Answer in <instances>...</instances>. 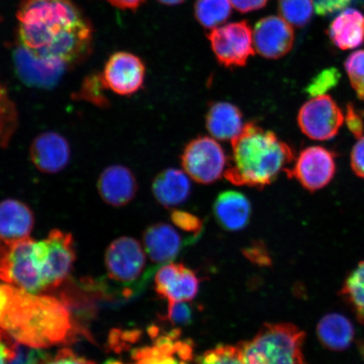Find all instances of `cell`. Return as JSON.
Listing matches in <instances>:
<instances>
[{
	"label": "cell",
	"mask_w": 364,
	"mask_h": 364,
	"mask_svg": "<svg viewBox=\"0 0 364 364\" xmlns=\"http://www.w3.org/2000/svg\"><path fill=\"white\" fill-rule=\"evenodd\" d=\"M298 125L308 138L317 141L333 139L344 122L338 105L330 95L312 97L298 113Z\"/></svg>",
	"instance_id": "8"
},
{
	"label": "cell",
	"mask_w": 364,
	"mask_h": 364,
	"mask_svg": "<svg viewBox=\"0 0 364 364\" xmlns=\"http://www.w3.org/2000/svg\"><path fill=\"white\" fill-rule=\"evenodd\" d=\"M344 65L352 87L358 97L364 101V50L352 53Z\"/></svg>",
	"instance_id": "30"
},
{
	"label": "cell",
	"mask_w": 364,
	"mask_h": 364,
	"mask_svg": "<svg viewBox=\"0 0 364 364\" xmlns=\"http://www.w3.org/2000/svg\"><path fill=\"white\" fill-rule=\"evenodd\" d=\"M205 121L208 133L220 141L234 140L245 127L242 112L234 104L225 102L210 104Z\"/></svg>",
	"instance_id": "21"
},
{
	"label": "cell",
	"mask_w": 364,
	"mask_h": 364,
	"mask_svg": "<svg viewBox=\"0 0 364 364\" xmlns=\"http://www.w3.org/2000/svg\"><path fill=\"white\" fill-rule=\"evenodd\" d=\"M106 90L108 89L105 84L102 74H94L86 77L75 97L100 107H106L109 102L104 93Z\"/></svg>",
	"instance_id": "29"
},
{
	"label": "cell",
	"mask_w": 364,
	"mask_h": 364,
	"mask_svg": "<svg viewBox=\"0 0 364 364\" xmlns=\"http://www.w3.org/2000/svg\"><path fill=\"white\" fill-rule=\"evenodd\" d=\"M351 167L355 175L364 179V136L358 139L352 149Z\"/></svg>",
	"instance_id": "40"
},
{
	"label": "cell",
	"mask_w": 364,
	"mask_h": 364,
	"mask_svg": "<svg viewBox=\"0 0 364 364\" xmlns=\"http://www.w3.org/2000/svg\"><path fill=\"white\" fill-rule=\"evenodd\" d=\"M328 35L341 50L361 47L364 44V16L356 9H347L331 23Z\"/></svg>",
	"instance_id": "23"
},
{
	"label": "cell",
	"mask_w": 364,
	"mask_h": 364,
	"mask_svg": "<svg viewBox=\"0 0 364 364\" xmlns=\"http://www.w3.org/2000/svg\"><path fill=\"white\" fill-rule=\"evenodd\" d=\"M180 330L159 336L152 347L135 350L133 364H190L193 358V344L179 341Z\"/></svg>",
	"instance_id": "14"
},
{
	"label": "cell",
	"mask_w": 364,
	"mask_h": 364,
	"mask_svg": "<svg viewBox=\"0 0 364 364\" xmlns=\"http://www.w3.org/2000/svg\"><path fill=\"white\" fill-rule=\"evenodd\" d=\"M318 340L331 351H343L353 343L354 328L352 322L340 314H329L317 326Z\"/></svg>",
	"instance_id": "24"
},
{
	"label": "cell",
	"mask_w": 364,
	"mask_h": 364,
	"mask_svg": "<svg viewBox=\"0 0 364 364\" xmlns=\"http://www.w3.org/2000/svg\"><path fill=\"white\" fill-rule=\"evenodd\" d=\"M17 341L0 329V364H8L15 356Z\"/></svg>",
	"instance_id": "39"
},
{
	"label": "cell",
	"mask_w": 364,
	"mask_h": 364,
	"mask_svg": "<svg viewBox=\"0 0 364 364\" xmlns=\"http://www.w3.org/2000/svg\"><path fill=\"white\" fill-rule=\"evenodd\" d=\"M14 58L21 80L39 88L52 87L60 79L67 66L60 61L36 56L22 46L16 49Z\"/></svg>",
	"instance_id": "15"
},
{
	"label": "cell",
	"mask_w": 364,
	"mask_h": 364,
	"mask_svg": "<svg viewBox=\"0 0 364 364\" xmlns=\"http://www.w3.org/2000/svg\"><path fill=\"white\" fill-rule=\"evenodd\" d=\"M34 223L33 213L24 203L16 199L0 202V243L29 238Z\"/></svg>",
	"instance_id": "18"
},
{
	"label": "cell",
	"mask_w": 364,
	"mask_h": 364,
	"mask_svg": "<svg viewBox=\"0 0 364 364\" xmlns=\"http://www.w3.org/2000/svg\"><path fill=\"white\" fill-rule=\"evenodd\" d=\"M351 2L352 0H316L314 4L318 16H326L343 11Z\"/></svg>",
	"instance_id": "38"
},
{
	"label": "cell",
	"mask_w": 364,
	"mask_h": 364,
	"mask_svg": "<svg viewBox=\"0 0 364 364\" xmlns=\"http://www.w3.org/2000/svg\"><path fill=\"white\" fill-rule=\"evenodd\" d=\"M107 1L122 10H135L144 2V0H107Z\"/></svg>",
	"instance_id": "42"
},
{
	"label": "cell",
	"mask_w": 364,
	"mask_h": 364,
	"mask_svg": "<svg viewBox=\"0 0 364 364\" xmlns=\"http://www.w3.org/2000/svg\"><path fill=\"white\" fill-rule=\"evenodd\" d=\"M171 218L175 225L181 230L192 233L194 236H198L202 232L203 221L193 213L174 210L171 213Z\"/></svg>",
	"instance_id": "34"
},
{
	"label": "cell",
	"mask_w": 364,
	"mask_h": 364,
	"mask_svg": "<svg viewBox=\"0 0 364 364\" xmlns=\"http://www.w3.org/2000/svg\"><path fill=\"white\" fill-rule=\"evenodd\" d=\"M294 39L293 26L283 17L267 16L255 26L254 49L264 58L277 59L285 56L292 50Z\"/></svg>",
	"instance_id": "12"
},
{
	"label": "cell",
	"mask_w": 364,
	"mask_h": 364,
	"mask_svg": "<svg viewBox=\"0 0 364 364\" xmlns=\"http://www.w3.org/2000/svg\"><path fill=\"white\" fill-rule=\"evenodd\" d=\"M49 356L43 349L16 343V354L8 364H38Z\"/></svg>",
	"instance_id": "35"
},
{
	"label": "cell",
	"mask_w": 364,
	"mask_h": 364,
	"mask_svg": "<svg viewBox=\"0 0 364 364\" xmlns=\"http://www.w3.org/2000/svg\"><path fill=\"white\" fill-rule=\"evenodd\" d=\"M38 364H97L85 358L78 356L72 350L63 348L55 356L45 358Z\"/></svg>",
	"instance_id": "36"
},
{
	"label": "cell",
	"mask_w": 364,
	"mask_h": 364,
	"mask_svg": "<svg viewBox=\"0 0 364 364\" xmlns=\"http://www.w3.org/2000/svg\"><path fill=\"white\" fill-rule=\"evenodd\" d=\"M144 245L150 260L156 264H166L178 256L184 242L175 228L166 223H159L144 231Z\"/></svg>",
	"instance_id": "19"
},
{
	"label": "cell",
	"mask_w": 364,
	"mask_h": 364,
	"mask_svg": "<svg viewBox=\"0 0 364 364\" xmlns=\"http://www.w3.org/2000/svg\"><path fill=\"white\" fill-rule=\"evenodd\" d=\"M192 185L188 175L177 169L159 173L152 184V192L159 203L166 208L178 206L188 199Z\"/></svg>",
	"instance_id": "22"
},
{
	"label": "cell",
	"mask_w": 364,
	"mask_h": 364,
	"mask_svg": "<svg viewBox=\"0 0 364 364\" xmlns=\"http://www.w3.org/2000/svg\"><path fill=\"white\" fill-rule=\"evenodd\" d=\"M105 263L111 279L129 285L135 284L142 276L146 256L138 240L124 236L109 245Z\"/></svg>",
	"instance_id": "10"
},
{
	"label": "cell",
	"mask_w": 364,
	"mask_h": 364,
	"mask_svg": "<svg viewBox=\"0 0 364 364\" xmlns=\"http://www.w3.org/2000/svg\"><path fill=\"white\" fill-rule=\"evenodd\" d=\"M344 121L348 129L357 139H361L364 134V120L361 113H359L350 103L347 107V112L344 117Z\"/></svg>",
	"instance_id": "37"
},
{
	"label": "cell",
	"mask_w": 364,
	"mask_h": 364,
	"mask_svg": "<svg viewBox=\"0 0 364 364\" xmlns=\"http://www.w3.org/2000/svg\"><path fill=\"white\" fill-rule=\"evenodd\" d=\"M231 142L232 156L225 176L235 186L265 188L294 159V150L288 144L255 122L245 124Z\"/></svg>",
	"instance_id": "3"
},
{
	"label": "cell",
	"mask_w": 364,
	"mask_h": 364,
	"mask_svg": "<svg viewBox=\"0 0 364 364\" xmlns=\"http://www.w3.org/2000/svg\"><path fill=\"white\" fill-rule=\"evenodd\" d=\"M102 76L108 90L119 95H131L143 87L144 63L130 53H114L105 65Z\"/></svg>",
	"instance_id": "11"
},
{
	"label": "cell",
	"mask_w": 364,
	"mask_h": 364,
	"mask_svg": "<svg viewBox=\"0 0 364 364\" xmlns=\"http://www.w3.org/2000/svg\"><path fill=\"white\" fill-rule=\"evenodd\" d=\"M0 329L17 343L41 349L68 343L76 331L61 299L8 284H0Z\"/></svg>",
	"instance_id": "2"
},
{
	"label": "cell",
	"mask_w": 364,
	"mask_h": 364,
	"mask_svg": "<svg viewBox=\"0 0 364 364\" xmlns=\"http://www.w3.org/2000/svg\"><path fill=\"white\" fill-rule=\"evenodd\" d=\"M208 39L218 62L226 68L243 67L254 55L253 33L247 21L218 26Z\"/></svg>",
	"instance_id": "7"
},
{
	"label": "cell",
	"mask_w": 364,
	"mask_h": 364,
	"mask_svg": "<svg viewBox=\"0 0 364 364\" xmlns=\"http://www.w3.org/2000/svg\"><path fill=\"white\" fill-rule=\"evenodd\" d=\"M340 78L341 74L336 68H326L309 82L306 89V93L312 97L326 95L327 91L338 85Z\"/></svg>",
	"instance_id": "32"
},
{
	"label": "cell",
	"mask_w": 364,
	"mask_h": 364,
	"mask_svg": "<svg viewBox=\"0 0 364 364\" xmlns=\"http://www.w3.org/2000/svg\"><path fill=\"white\" fill-rule=\"evenodd\" d=\"M17 19L21 46L36 56L70 65L90 52L92 28L73 0H22Z\"/></svg>",
	"instance_id": "1"
},
{
	"label": "cell",
	"mask_w": 364,
	"mask_h": 364,
	"mask_svg": "<svg viewBox=\"0 0 364 364\" xmlns=\"http://www.w3.org/2000/svg\"><path fill=\"white\" fill-rule=\"evenodd\" d=\"M218 224L228 231H239L249 224L252 204L243 193L226 191L218 196L213 204Z\"/></svg>",
	"instance_id": "20"
},
{
	"label": "cell",
	"mask_w": 364,
	"mask_h": 364,
	"mask_svg": "<svg viewBox=\"0 0 364 364\" xmlns=\"http://www.w3.org/2000/svg\"><path fill=\"white\" fill-rule=\"evenodd\" d=\"M156 290L168 303L189 302L199 290L196 273L180 263H168L159 268L154 279Z\"/></svg>",
	"instance_id": "13"
},
{
	"label": "cell",
	"mask_w": 364,
	"mask_h": 364,
	"mask_svg": "<svg viewBox=\"0 0 364 364\" xmlns=\"http://www.w3.org/2000/svg\"><path fill=\"white\" fill-rule=\"evenodd\" d=\"M334 154L324 147L311 146L299 153L294 166L285 171L291 179H296L309 192L326 188L336 174Z\"/></svg>",
	"instance_id": "9"
},
{
	"label": "cell",
	"mask_w": 364,
	"mask_h": 364,
	"mask_svg": "<svg viewBox=\"0 0 364 364\" xmlns=\"http://www.w3.org/2000/svg\"><path fill=\"white\" fill-rule=\"evenodd\" d=\"M97 189L105 203L112 207H124L134 198L138 191V181L129 168L114 165L102 172Z\"/></svg>",
	"instance_id": "17"
},
{
	"label": "cell",
	"mask_w": 364,
	"mask_h": 364,
	"mask_svg": "<svg viewBox=\"0 0 364 364\" xmlns=\"http://www.w3.org/2000/svg\"><path fill=\"white\" fill-rule=\"evenodd\" d=\"M158 1L167 4V6H176V4L184 2L185 0H158Z\"/></svg>",
	"instance_id": "43"
},
{
	"label": "cell",
	"mask_w": 364,
	"mask_h": 364,
	"mask_svg": "<svg viewBox=\"0 0 364 364\" xmlns=\"http://www.w3.org/2000/svg\"><path fill=\"white\" fill-rule=\"evenodd\" d=\"M0 280L33 294L56 288L47 241L0 243Z\"/></svg>",
	"instance_id": "4"
},
{
	"label": "cell",
	"mask_w": 364,
	"mask_h": 364,
	"mask_svg": "<svg viewBox=\"0 0 364 364\" xmlns=\"http://www.w3.org/2000/svg\"><path fill=\"white\" fill-rule=\"evenodd\" d=\"M306 333L289 323L266 324L252 340L238 345L244 364H306Z\"/></svg>",
	"instance_id": "5"
},
{
	"label": "cell",
	"mask_w": 364,
	"mask_h": 364,
	"mask_svg": "<svg viewBox=\"0 0 364 364\" xmlns=\"http://www.w3.org/2000/svg\"><path fill=\"white\" fill-rule=\"evenodd\" d=\"M184 171L196 182L209 185L225 175L228 158L215 139L199 136L186 145L181 154Z\"/></svg>",
	"instance_id": "6"
},
{
	"label": "cell",
	"mask_w": 364,
	"mask_h": 364,
	"mask_svg": "<svg viewBox=\"0 0 364 364\" xmlns=\"http://www.w3.org/2000/svg\"><path fill=\"white\" fill-rule=\"evenodd\" d=\"M313 0H279V11L282 17L295 27L306 26L311 21L314 7Z\"/></svg>",
	"instance_id": "28"
},
{
	"label": "cell",
	"mask_w": 364,
	"mask_h": 364,
	"mask_svg": "<svg viewBox=\"0 0 364 364\" xmlns=\"http://www.w3.org/2000/svg\"><path fill=\"white\" fill-rule=\"evenodd\" d=\"M267 1L268 0H230L231 6L242 13L260 10L266 6Z\"/></svg>",
	"instance_id": "41"
},
{
	"label": "cell",
	"mask_w": 364,
	"mask_h": 364,
	"mask_svg": "<svg viewBox=\"0 0 364 364\" xmlns=\"http://www.w3.org/2000/svg\"><path fill=\"white\" fill-rule=\"evenodd\" d=\"M70 154L68 141L55 132L38 135L30 148L31 162L36 169L46 174H55L65 169L70 162Z\"/></svg>",
	"instance_id": "16"
},
{
	"label": "cell",
	"mask_w": 364,
	"mask_h": 364,
	"mask_svg": "<svg viewBox=\"0 0 364 364\" xmlns=\"http://www.w3.org/2000/svg\"><path fill=\"white\" fill-rule=\"evenodd\" d=\"M165 318L174 326H188L193 321V309L188 302L168 303Z\"/></svg>",
	"instance_id": "33"
},
{
	"label": "cell",
	"mask_w": 364,
	"mask_h": 364,
	"mask_svg": "<svg viewBox=\"0 0 364 364\" xmlns=\"http://www.w3.org/2000/svg\"><path fill=\"white\" fill-rule=\"evenodd\" d=\"M231 6L230 0H198L195 16L205 28L215 29L229 19Z\"/></svg>",
	"instance_id": "26"
},
{
	"label": "cell",
	"mask_w": 364,
	"mask_h": 364,
	"mask_svg": "<svg viewBox=\"0 0 364 364\" xmlns=\"http://www.w3.org/2000/svg\"><path fill=\"white\" fill-rule=\"evenodd\" d=\"M198 364H244L240 349L235 346L220 345L209 350L199 358Z\"/></svg>",
	"instance_id": "31"
},
{
	"label": "cell",
	"mask_w": 364,
	"mask_h": 364,
	"mask_svg": "<svg viewBox=\"0 0 364 364\" xmlns=\"http://www.w3.org/2000/svg\"><path fill=\"white\" fill-rule=\"evenodd\" d=\"M341 294L356 314L358 320L364 323V261L359 263L346 279Z\"/></svg>",
	"instance_id": "25"
},
{
	"label": "cell",
	"mask_w": 364,
	"mask_h": 364,
	"mask_svg": "<svg viewBox=\"0 0 364 364\" xmlns=\"http://www.w3.org/2000/svg\"><path fill=\"white\" fill-rule=\"evenodd\" d=\"M19 125V115L15 102L0 83V149H6Z\"/></svg>",
	"instance_id": "27"
}]
</instances>
